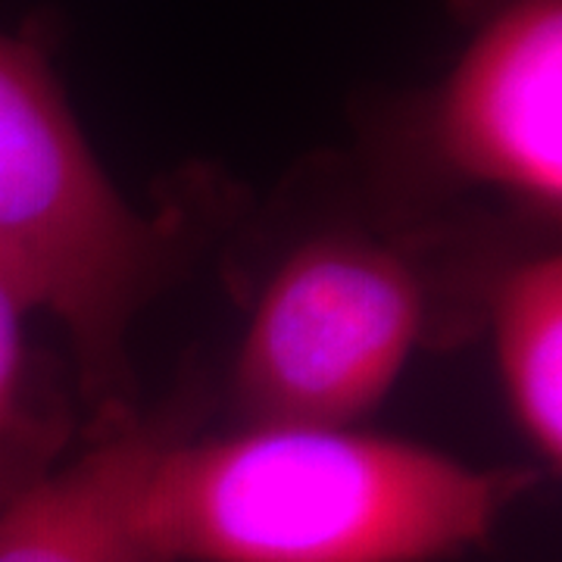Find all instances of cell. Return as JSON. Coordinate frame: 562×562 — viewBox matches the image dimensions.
I'll return each instance as SVG.
<instances>
[{
	"mask_svg": "<svg viewBox=\"0 0 562 562\" xmlns=\"http://www.w3.org/2000/svg\"><path fill=\"white\" fill-rule=\"evenodd\" d=\"M525 484L350 425L254 422L179 435L147 509L166 562H435L484 541Z\"/></svg>",
	"mask_w": 562,
	"mask_h": 562,
	"instance_id": "obj_1",
	"label": "cell"
},
{
	"mask_svg": "<svg viewBox=\"0 0 562 562\" xmlns=\"http://www.w3.org/2000/svg\"><path fill=\"white\" fill-rule=\"evenodd\" d=\"M0 262L69 335L101 431L135 419L128 331L176 266V232L116 191L47 47L0 32Z\"/></svg>",
	"mask_w": 562,
	"mask_h": 562,
	"instance_id": "obj_2",
	"label": "cell"
},
{
	"mask_svg": "<svg viewBox=\"0 0 562 562\" xmlns=\"http://www.w3.org/2000/svg\"><path fill=\"white\" fill-rule=\"evenodd\" d=\"M425 319V284L401 250L319 235L262 288L235 366L238 403L250 425H353L401 379Z\"/></svg>",
	"mask_w": 562,
	"mask_h": 562,
	"instance_id": "obj_3",
	"label": "cell"
},
{
	"mask_svg": "<svg viewBox=\"0 0 562 562\" xmlns=\"http://www.w3.org/2000/svg\"><path fill=\"white\" fill-rule=\"evenodd\" d=\"M475 35L428 98L422 135L457 179L562 206V0H465Z\"/></svg>",
	"mask_w": 562,
	"mask_h": 562,
	"instance_id": "obj_4",
	"label": "cell"
},
{
	"mask_svg": "<svg viewBox=\"0 0 562 562\" xmlns=\"http://www.w3.org/2000/svg\"><path fill=\"white\" fill-rule=\"evenodd\" d=\"M184 435L176 419L138 416L101 431L0 503V562H166L150 528V475Z\"/></svg>",
	"mask_w": 562,
	"mask_h": 562,
	"instance_id": "obj_5",
	"label": "cell"
},
{
	"mask_svg": "<svg viewBox=\"0 0 562 562\" xmlns=\"http://www.w3.org/2000/svg\"><path fill=\"white\" fill-rule=\"evenodd\" d=\"M491 328L509 413L547 465L562 460V260L543 254L503 272Z\"/></svg>",
	"mask_w": 562,
	"mask_h": 562,
	"instance_id": "obj_6",
	"label": "cell"
},
{
	"mask_svg": "<svg viewBox=\"0 0 562 562\" xmlns=\"http://www.w3.org/2000/svg\"><path fill=\"white\" fill-rule=\"evenodd\" d=\"M38 306L0 262V450L35 441H63V425L29 406L25 391V319Z\"/></svg>",
	"mask_w": 562,
	"mask_h": 562,
	"instance_id": "obj_7",
	"label": "cell"
},
{
	"mask_svg": "<svg viewBox=\"0 0 562 562\" xmlns=\"http://www.w3.org/2000/svg\"><path fill=\"white\" fill-rule=\"evenodd\" d=\"M63 447V441H35L0 450V503L10 494H16L22 484H29L44 469L54 465V457Z\"/></svg>",
	"mask_w": 562,
	"mask_h": 562,
	"instance_id": "obj_8",
	"label": "cell"
}]
</instances>
